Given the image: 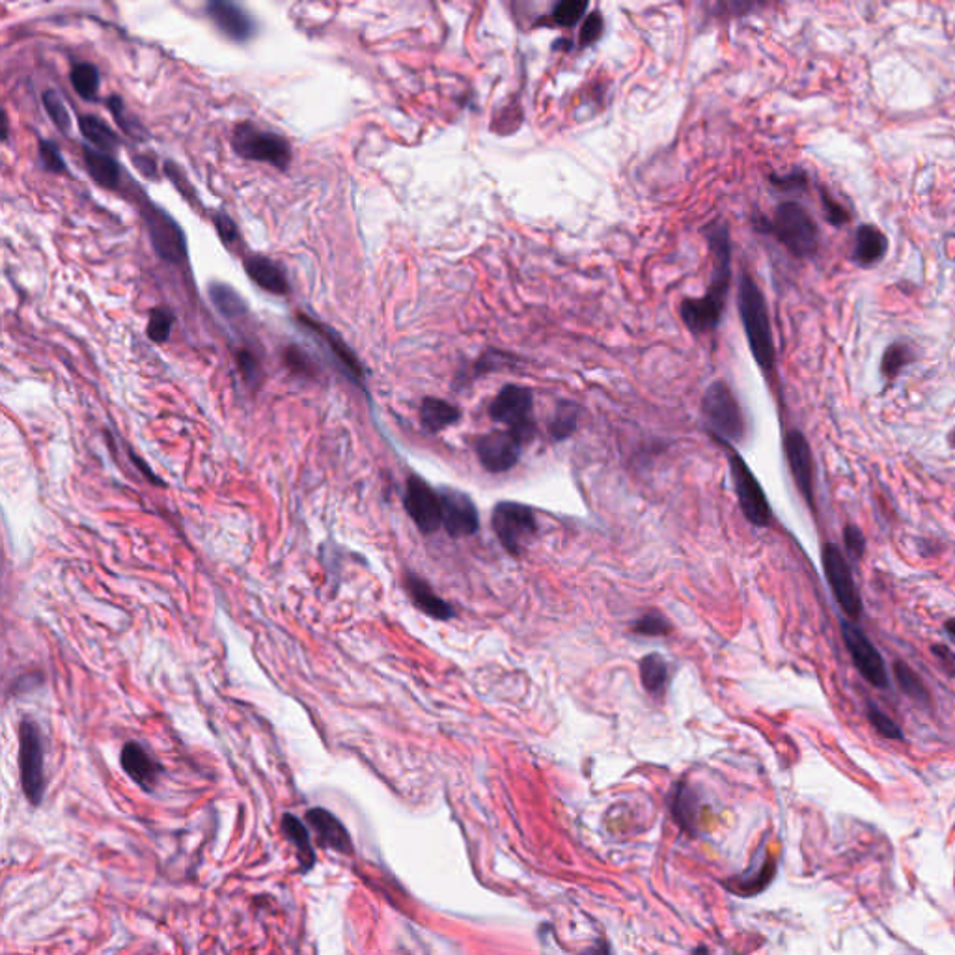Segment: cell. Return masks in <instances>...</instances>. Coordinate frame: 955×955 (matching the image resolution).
Instances as JSON below:
<instances>
[{
  "label": "cell",
  "instance_id": "6da1fadb",
  "mask_svg": "<svg viewBox=\"0 0 955 955\" xmlns=\"http://www.w3.org/2000/svg\"><path fill=\"white\" fill-rule=\"evenodd\" d=\"M707 245L713 252V273L706 293L700 299H687L679 306L683 323L694 334H706L719 327L732 278V247L726 224H711Z\"/></svg>",
  "mask_w": 955,
  "mask_h": 955
},
{
  "label": "cell",
  "instance_id": "7a4b0ae2",
  "mask_svg": "<svg viewBox=\"0 0 955 955\" xmlns=\"http://www.w3.org/2000/svg\"><path fill=\"white\" fill-rule=\"evenodd\" d=\"M737 306H739V314L745 327L752 357L762 370L773 372L776 353L769 310H767L762 290L758 288L756 280L747 273L741 277Z\"/></svg>",
  "mask_w": 955,
  "mask_h": 955
},
{
  "label": "cell",
  "instance_id": "3957f363",
  "mask_svg": "<svg viewBox=\"0 0 955 955\" xmlns=\"http://www.w3.org/2000/svg\"><path fill=\"white\" fill-rule=\"evenodd\" d=\"M763 230L773 234L795 258H808L819 247V228L814 217L803 204L793 200L782 202Z\"/></svg>",
  "mask_w": 955,
  "mask_h": 955
},
{
  "label": "cell",
  "instance_id": "277c9868",
  "mask_svg": "<svg viewBox=\"0 0 955 955\" xmlns=\"http://www.w3.org/2000/svg\"><path fill=\"white\" fill-rule=\"evenodd\" d=\"M702 415L720 443H739L745 437L743 413L728 383L715 381L707 387L702 400Z\"/></svg>",
  "mask_w": 955,
  "mask_h": 955
},
{
  "label": "cell",
  "instance_id": "5b68a950",
  "mask_svg": "<svg viewBox=\"0 0 955 955\" xmlns=\"http://www.w3.org/2000/svg\"><path fill=\"white\" fill-rule=\"evenodd\" d=\"M491 526L500 545L512 556H521L538 534V517L525 504L504 500L493 508Z\"/></svg>",
  "mask_w": 955,
  "mask_h": 955
},
{
  "label": "cell",
  "instance_id": "8992f818",
  "mask_svg": "<svg viewBox=\"0 0 955 955\" xmlns=\"http://www.w3.org/2000/svg\"><path fill=\"white\" fill-rule=\"evenodd\" d=\"M19 769L28 803L40 806L45 788L43 743L42 734L34 720L25 719L19 726Z\"/></svg>",
  "mask_w": 955,
  "mask_h": 955
},
{
  "label": "cell",
  "instance_id": "52a82bcc",
  "mask_svg": "<svg viewBox=\"0 0 955 955\" xmlns=\"http://www.w3.org/2000/svg\"><path fill=\"white\" fill-rule=\"evenodd\" d=\"M532 390L521 385H506L489 405V416L506 424L523 443L534 435Z\"/></svg>",
  "mask_w": 955,
  "mask_h": 955
},
{
  "label": "cell",
  "instance_id": "ba28073f",
  "mask_svg": "<svg viewBox=\"0 0 955 955\" xmlns=\"http://www.w3.org/2000/svg\"><path fill=\"white\" fill-rule=\"evenodd\" d=\"M234 148L237 155L250 161H263L280 170L290 165V144L275 133L260 131L252 124L237 125L236 133H234Z\"/></svg>",
  "mask_w": 955,
  "mask_h": 955
},
{
  "label": "cell",
  "instance_id": "9c48e42d",
  "mask_svg": "<svg viewBox=\"0 0 955 955\" xmlns=\"http://www.w3.org/2000/svg\"><path fill=\"white\" fill-rule=\"evenodd\" d=\"M728 459H730V472L734 478L735 493H737L741 512L752 525L760 526V528L769 526L771 506L767 502L765 491L758 482V478L754 476V472L750 471V467L739 454L730 450Z\"/></svg>",
  "mask_w": 955,
  "mask_h": 955
},
{
  "label": "cell",
  "instance_id": "30bf717a",
  "mask_svg": "<svg viewBox=\"0 0 955 955\" xmlns=\"http://www.w3.org/2000/svg\"><path fill=\"white\" fill-rule=\"evenodd\" d=\"M823 569H825L827 582L831 584L832 594L844 610L845 616L851 622L859 620L862 614V601L857 592V584L851 575V568L844 554L832 543H827L823 547Z\"/></svg>",
  "mask_w": 955,
  "mask_h": 955
},
{
  "label": "cell",
  "instance_id": "8fae6325",
  "mask_svg": "<svg viewBox=\"0 0 955 955\" xmlns=\"http://www.w3.org/2000/svg\"><path fill=\"white\" fill-rule=\"evenodd\" d=\"M403 506L422 534H435L443 526V500L428 482L411 476L405 487Z\"/></svg>",
  "mask_w": 955,
  "mask_h": 955
},
{
  "label": "cell",
  "instance_id": "7c38bea8",
  "mask_svg": "<svg viewBox=\"0 0 955 955\" xmlns=\"http://www.w3.org/2000/svg\"><path fill=\"white\" fill-rule=\"evenodd\" d=\"M144 221L150 232L153 249L168 263H181L187 258V241L180 224L157 206L142 209Z\"/></svg>",
  "mask_w": 955,
  "mask_h": 955
},
{
  "label": "cell",
  "instance_id": "4fadbf2b",
  "mask_svg": "<svg viewBox=\"0 0 955 955\" xmlns=\"http://www.w3.org/2000/svg\"><path fill=\"white\" fill-rule=\"evenodd\" d=\"M521 446L523 441L512 431H491L476 441V456L485 471L499 474L517 465Z\"/></svg>",
  "mask_w": 955,
  "mask_h": 955
},
{
  "label": "cell",
  "instance_id": "5bb4252c",
  "mask_svg": "<svg viewBox=\"0 0 955 955\" xmlns=\"http://www.w3.org/2000/svg\"><path fill=\"white\" fill-rule=\"evenodd\" d=\"M842 633H844V642L849 655L853 657L855 666L859 668L864 679H868L873 687H886L888 679H886L885 663L879 651L875 650V646L870 642V638L851 622H845L842 625Z\"/></svg>",
  "mask_w": 955,
  "mask_h": 955
},
{
  "label": "cell",
  "instance_id": "9a60e30c",
  "mask_svg": "<svg viewBox=\"0 0 955 955\" xmlns=\"http://www.w3.org/2000/svg\"><path fill=\"white\" fill-rule=\"evenodd\" d=\"M439 493L443 500L444 530L452 538H465L476 534L480 528V515L471 497L450 487L439 489Z\"/></svg>",
  "mask_w": 955,
  "mask_h": 955
},
{
  "label": "cell",
  "instance_id": "2e32d148",
  "mask_svg": "<svg viewBox=\"0 0 955 955\" xmlns=\"http://www.w3.org/2000/svg\"><path fill=\"white\" fill-rule=\"evenodd\" d=\"M786 456L795 484L801 489L804 499L814 500V459L810 444L801 431H789L786 437Z\"/></svg>",
  "mask_w": 955,
  "mask_h": 955
},
{
  "label": "cell",
  "instance_id": "e0dca14e",
  "mask_svg": "<svg viewBox=\"0 0 955 955\" xmlns=\"http://www.w3.org/2000/svg\"><path fill=\"white\" fill-rule=\"evenodd\" d=\"M306 821L310 829L316 832L319 845L333 849L336 853L349 855L353 851L351 836L342 821L325 808H312L306 812Z\"/></svg>",
  "mask_w": 955,
  "mask_h": 955
},
{
  "label": "cell",
  "instance_id": "ac0fdd59",
  "mask_svg": "<svg viewBox=\"0 0 955 955\" xmlns=\"http://www.w3.org/2000/svg\"><path fill=\"white\" fill-rule=\"evenodd\" d=\"M208 14L213 19V23L221 28L228 38L236 42H247L254 34V21L237 4L221 2V0L211 2L208 6Z\"/></svg>",
  "mask_w": 955,
  "mask_h": 955
},
{
  "label": "cell",
  "instance_id": "d6986e66",
  "mask_svg": "<svg viewBox=\"0 0 955 955\" xmlns=\"http://www.w3.org/2000/svg\"><path fill=\"white\" fill-rule=\"evenodd\" d=\"M120 763H122L127 776L135 784H139L144 791H152L157 778L163 773V767L155 762L152 756L140 747L139 743H127L125 745L122 756H120Z\"/></svg>",
  "mask_w": 955,
  "mask_h": 955
},
{
  "label": "cell",
  "instance_id": "ffe728a7",
  "mask_svg": "<svg viewBox=\"0 0 955 955\" xmlns=\"http://www.w3.org/2000/svg\"><path fill=\"white\" fill-rule=\"evenodd\" d=\"M405 588H407L409 597L413 599L416 609L422 610L424 614H428V616L435 618V620H450V618H454L456 610L452 609V605L446 603L443 597L437 596V594L431 590L430 584L426 581H422L420 577L407 575V577H405Z\"/></svg>",
  "mask_w": 955,
  "mask_h": 955
},
{
  "label": "cell",
  "instance_id": "44dd1931",
  "mask_svg": "<svg viewBox=\"0 0 955 955\" xmlns=\"http://www.w3.org/2000/svg\"><path fill=\"white\" fill-rule=\"evenodd\" d=\"M886 252H888V239L877 226L862 224L857 228L855 249L851 256L853 262L860 267H872L885 258Z\"/></svg>",
  "mask_w": 955,
  "mask_h": 955
},
{
  "label": "cell",
  "instance_id": "7402d4cb",
  "mask_svg": "<svg viewBox=\"0 0 955 955\" xmlns=\"http://www.w3.org/2000/svg\"><path fill=\"white\" fill-rule=\"evenodd\" d=\"M245 269H247V275H249L262 290L269 291V293H275V295H286L290 286H288V278L284 275L282 267L265 258V256H258V254H252L247 260H245Z\"/></svg>",
  "mask_w": 955,
  "mask_h": 955
},
{
  "label": "cell",
  "instance_id": "603a6c76",
  "mask_svg": "<svg viewBox=\"0 0 955 955\" xmlns=\"http://www.w3.org/2000/svg\"><path fill=\"white\" fill-rule=\"evenodd\" d=\"M301 321H303L305 325H308L314 333L319 334V338H321L323 342H327V346L331 347L334 357L340 362V366L346 370L347 375H349L355 383H360V381H362L360 362L357 360V357L353 355V351L346 346V342H344L338 334L334 333L333 329L323 327V325H319V323L312 321V319L303 318V316H301Z\"/></svg>",
  "mask_w": 955,
  "mask_h": 955
},
{
  "label": "cell",
  "instance_id": "cb8c5ba5",
  "mask_svg": "<svg viewBox=\"0 0 955 955\" xmlns=\"http://www.w3.org/2000/svg\"><path fill=\"white\" fill-rule=\"evenodd\" d=\"M282 831L286 832L288 840L297 849L301 873L312 872L314 866H316V851L312 847L310 832L306 829L305 823L293 814H284V817H282Z\"/></svg>",
  "mask_w": 955,
  "mask_h": 955
},
{
  "label": "cell",
  "instance_id": "d4e9b609",
  "mask_svg": "<svg viewBox=\"0 0 955 955\" xmlns=\"http://www.w3.org/2000/svg\"><path fill=\"white\" fill-rule=\"evenodd\" d=\"M459 418H461V411L457 409L456 405L439 400V398H426L420 405V422H422L424 430H428L430 433H439V431L446 430L448 426L456 424Z\"/></svg>",
  "mask_w": 955,
  "mask_h": 955
},
{
  "label": "cell",
  "instance_id": "484cf974",
  "mask_svg": "<svg viewBox=\"0 0 955 955\" xmlns=\"http://www.w3.org/2000/svg\"><path fill=\"white\" fill-rule=\"evenodd\" d=\"M84 163H86V168H88L90 176H92L101 187H107V189H116V187H118L120 168H118L116 161L112 159L109 153L86 148V150H84Z\"/></svg>",
  "mask_w": 955,
  "mask_h": 955
},
{
  "label": "cell",
  "instance_id": "4316f807",
  "mask_svg": "<svg viewBox=\"0 0 955 955\" xmlns=\"http://www.w3.org/2000/svg\"><path fill=\"white\" fill-rule=\"evenodd\" d=\"M640 679L651 696H663L668 687V665L665 659L657 653L646 655L640 661Z\"/></svg>",
  "mask_w": 955,
  "mask_h": 955
},
{
  "label": "cell",
  "instance_id": "83f0119b",
  "mask_svg": "<svg viewBox=\"0 0 955 955\" xmlns=\"http://www.w3.org/2000/svg\"><path fill=\"white\" fill-rule=\"evenodd\" d=\"M209 297L224 318L236 319L247 312V305H245L243 297L228 284H221V282L211 284L209 286Z\"/></svg>",
  "mask_w": 955,
  "mask_h": 955
},
{
  "label": "cell",
  "instance_id": "f1b7e54d",
  "mask_svg": "<svg viewBox=\"0 0 955 955\" xmlns=\"http://www.w3.org/2000/svg\"><path fill=\"white\" fill-rule=\"evenodd\" d=\"M79 129H81L84 139L90 140L101 152H109V150H114L118 146V139H116L114 131L103 120H99L97 116H81Z\"/></svg>",
  "mask_w": 955,
  "mask_h": 955
},
{
  "label": "cell",
  "instance_id": "f546056e",
  "mask_svg": "<svg viewBox=\"0 0 955 955\" xmlns=\"http://www.w3.org/2000/svg\"><path fill=\"white\" fill-rule=\"evenodd\" d=\"M577 418H579V409L577 405L571 402L558 403L553 420L549 424V431L554 439L562 441L569 437L575 428H577Z\"/></svg>",
  "mask_w": 955,
  "mask_h": 955
},
{
  "label": "cell",
  "instance_id": "4dcf8cb0",
  "mask_svg": "<svg viewBox=\"0 0 955 955\" xmlns=\"http://www.w3.org/2000/svg\"><path fill=\"white\" fill-rule=\"evenodd\" d=\"M894 674H896L901 691L907 694L909 698H913L916 702H928V689L911 666H907L900 661V663L894 665Z\"/></svg>",
  "mask_w": 955,
  "mask_h": 955
},
{
  "label": "cell",
  "instance_id": "1f68e13d",
  "mask_svg": "<svg viewBox=\"0 0 955 955\" xmlns=\"http://www.w3.org/2000/svg\"><path fill=\"white\" fill-rule=\"evenodd\" d=\"M913 360V349L909 344H903V342H894L892 346L888 347L883 355V362H881V372L885 375L886 379H894L900 375L901 370Z\"/></svg>",
  "mask_w": 955,
  "mask_h": 955
},
{
  "label": "cell",
  "instance_id": "d6a6232c",
  "mask_svg": "<svg viewBox=\"0 0 955 955\" xmlns=\"http://www.w3.org/2000/svg\"><path fill=\"white\" fill-rule=\"evenodd\" d=\"M71 84L83 99H94L99 90V73L92 64H77L71 70Z\"/></svg>",
  "mask_w": 955,
  "mask_h": 955
},
{
  "label": "cell",
  "instance_id": "836d02e7",
  "mask_svg": "<svg viewBox=\"0 0 955 955\" xmlns=\"http://www.w3.org/2000/svg\"><path fill=\"white\" fill-rule=\"evenodd\" d=\"M43 105H45V111L49 114V118L55 122L58 129L70 131V112H68V107H66L64 99H62V96H60L58 92H55V90H47V92L43 94Z\"/></svg>",
  "mask_w": 955,
  "mask_h": 955
},
{
  "label": "cell",
  "instance_id": "e575fe53",
  "mask_svg": "<svg viewBox=\"0 0 955 955\" xmlns=\"http://www.w3.org/2000/svg\"><path fill=\"white\" fill-rule=\"evenodd\" d=\"M588 8V2L584 0H566L556 4L553 10V21L560 27H575V23L581 19Z\"/></svg>",
  "mask_w": 955,
  "mask_h": 955
},
{
  "label": "cell",
  "instance_id": "d590c367",
  "mask_svg": "<svg viewBox=\"0 0 955 955\" xmlns=\"http://www.w3.org/2000/svg\"><path fill=\"white\" fill-rule=\"evenodd\" d=\"M633 629L642 637H666L670 633V623L666 622L665 616H661L659 612H648L638 618Z\"/></svg>",
  "mask_w": 955,
  "mask_h": 955
},
{
  "label": "cell",
  "instance_id": "8d00e7d4",
  "mask_svg": "<svg viewBox=\"0 0 955 955\" xmlns=\"http://www.w3.org/2000/svg\"><path fill=\"white\" fill-rule=\"evenodd\" d=\"M172 323H174V318L172 314L165 310V308H155L150 316V323H148V336L152 338L155 344H163L167 342L168 336H170V329H172Z\"/></svg>",
  "mask_w": 955,
  "mask_h": 955
},
{
  "label": "cell",
  "instance_id": "74e56055",
  "mask_svg": "<svg viewBox=\"0 0 955 955\" xmlns=\"http://www.w3.org/2000/svg\"><path fill=\"white\" fill-rule=\"evenodd\" d=\"M868 719L875 726V730L879 734L886 737V739H894V741H901L903 739V732L900 730V726L890 719L886 713H883L879 707L870 706V711H868Z\"/></svg>",
  "mask_w": 955,
  "mask_h": 955
},
{
  "label": "cell",
  "instance_id": "f35d334b",
  "mask_svg": "<svg viewBox=\"0 0 955 955\" xmlns=\"http://www.w3.org/2000/svg\"><path fill=\"white\" fill-rule=\"evenodd\" d=\"M40 157H42L43 167L47 170H51V172H64L66 170V163H64L62 155L51 140H40Z\"/></svg>",
  "mask_w": 955,
  "mask_h": 955
},
{
  "label": "cell",
  "instance_id": "ab89813d",
  "mask_svg": "<svg viewBox=\"0 0 955 955\" xmlns=\"http://www.w3.org/2000/svg\"><path fill=\"white\" fill-rule=\"evenodd\" d=\"M603 34V17L599 12H594L586 19V23L582 25L581 30V45L582 47H588L592 43H596Z\"/></svg>",
  "mask_w": 955,
  "mask_h": 955
},
{
  "label": "cell",
  "instance_id": "60d3db41",
  "mask_svg": "<svg viewBox=\"0 0 955 955\" xmlns=\"http://www.w3.org/2000/svg\"><path fill=\"white\" fill-rule=\"evenodd\" d=\"M844 543L847 547L849 554L855 558V560H860L862 554L866 551V538L864 534L860 532L857 526H847L844 530Z\"/></svg>",
  "mask_w": 955,
  "mask_h": 955
},
{
  "label": "cell",
  "instance_id": "b9f144b4",
  "mask_svg": "<svg viewBox=\"0 0 955 955\" xmlns=\"http://www.w3.org/2000/svg\"><path fill=\"white\" fill-rule=\"evenodd\" d=\"M821 200L827 221L831 222L832 226H844L845 222L849 221V213L836 200H832L831 194H821Z\"/></svg>",
  "mask_w": 955,
  "mask_h": 955
},
{
  "label": "cell",
  "instance_id": "7bdbcfd3",
  "mask_svg": "<svg viewBox=\"0 0 955 955\" xmlns=\"http://www.w3.org/2000/svg\"><path fill=\"white\" fill-rule=\"evenodd\" d=\"M771 181H773V185L780 187L782 191H799V189H806V187H808L806 174L801 172V170H795V172H791L788 176H773Z\"/></svg>",
  "mask_w": 955,
  "mask_h": 955
},
{
  "label": "cell",
  "instance_id": "ee69618b",
  "mask_svg": "<svg viewBox=\"0 0 955 955\" xmlns=\"http://www.w3.org/2000/svg\"><path fill=\"white\" fill-rule=\"evenodd\" d=\"M215 228L226 245H232L234 241H237L239 230H237L236 222L232 221L226 213L215 215Z\"/></svg>",
  "mask_w": 955,
  "mask_h": 955
},
{
  "label": "cell",
  "instance_id": "f6af8a7d",
  "mask_svg": "<svg viewBox=\"0 0 955 955\" xmlns=\"http://www.w3.org/2000/svg\"><path fill=\"white\" fill-rule=\"evenodd\" d=\"M933 653L939 657L941 665L950 672V674H955V655L952 651L948 650L946 646H933Z\"/></svg>",
  "mask_w": 955,
  "mask_h": 955
},
{
  "label": "cell",
  "instance_id": "bcb514c9",
  "mask_svg": "<svg viewBox=\"0 0 955 955\" xmlns=\"http://www.w3.org/2000/svg\"><path fill=\"white\" fill-rule=\"evenodd\" d=\"M239 366H241V370H243L247 379H252L256 375V360L247 351L239 353Z\"/></svg>",
  "mask_w": 955,
  "mask_h": 955
},
{
  "label": "cell",
  "instance_id": "7dc6e473",
  "mask_svg": "<svg viewBox=\"0 0 955 955\" xmlns=\"http://www.w3.org/2000/svg\"><path fill=\"white\" fill-rule=\"evenodd\" d=\"M582 955H610L609 946L607 942H597L596 946L588 948Z\"/></svg>",
  "mask_w": 955,
  "mask_h": 955
},
{
  "label": "cell",
  "instance_id": "c3c4849f",
  "mask_svg": "<svg viewBox=\"0 0 955 955\" xmlns=\"http://www.w3.org/2000/svg\"><path fill=\"white\" fill-rule=\"evenodd\" d=\"M946 631H948L950 637L955 638V620H950V622L946 623Z\"/></svg>",
  "mask_w": 955,
  "mask_h": 955
}]
</instances>
